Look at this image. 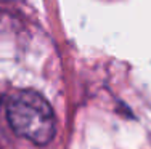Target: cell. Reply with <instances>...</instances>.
Segmentation results:
<instances>
[{"label":"cell","instance_id":"1","mask_svg":"<svg viewBox=\"0 0 151 149\" xmlns=\"http://www.w3.org/2000/svg\"><path fill=\"white\" fill-rule=\"evenodd\" d=\"M5 114L16 135L44 146L53 140L56 120L44 96L31 90H18L5 98Z\"/></svg>","mask_w":151,"mask_h":149}]
</instances>
